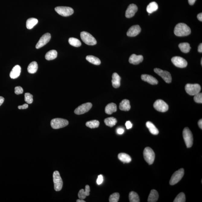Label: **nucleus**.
<instances>
[{
  "mask_svg": "<svg viewBox=\"0 0 202 202\" xmlns=\"http://www.w3.org/2000/svg\"><path fill=\"white\" fill-rule=\"evenodd\" d=\"M174 33L178 37H184L191 34V30L187 25L184 23H180L175 27Z\"/></svg>",
  "mask_w": 202,
  "mask_h": 202,
  "instance_id": "1",
  "label": "nucleus"
},
{
  "mask_svg": "<svg viewBox=\"0 0 202 202\" xmlns=\"http://www.w3.org/2000/svg\"><path fill=\"white\" fill-rule=\"evenodd\" d=\"M183 135L184 142L188 148H191L193 145V137L191 131L188 127L184 128Z\"/></svg>",
  "mask_w": 202,
  "mask_h": 202,
  "instance_id": "2",
  "label": "nucleus"
},
{
  "mask_svg": "<svg viewBox=\"0 0 202 202\" xmlns=\"http://www.w3.org/2000/svg\"><path fill=\"white\" fill-rule=\"evenodd\" d=\"M69 124L68 120L65 119L57 118L53 119L51 121V126L54 129H58L65 127Z\"/></svg>",
  "mask_w": 202,
  "mask_h": 202,
  "instance_id": "3",
  "label": "nucleus"
},
{
  "mask_svg": "<svg viewBox=\"0 0 202 202\" xmlns=\"http://www.w3.org/2000/svg\"><path fill=\"white\" fill-rule=\"evenodd\" d=\"M53 178L55 190L59 191L62 190L63 182L59 172L57 171H56L53 173Z\"/></svg>",
  "mask_w": 202,
  "mask_h": 202,
  "instance_id": "4",
  "label": "nucleus"
},
{
  "mask_svg": "<svg viewBox=\"0 0 202 202\" xmlns=\"http://www.w3.org/2000/svg\"><path fill=\"white\" fill-rule=\"evenodd\" d=\"M80 36L81 40L86 44L89 45H94L96 44V40L89 33L84 31L81 32Z\"/></svg>",
  "mask_w": 202,
  "mask_h": 202,
  "instance_id": "5",
  "label": "nucleus"
},
{
  "mask_svg": "<svg viewBox=\"0 0 202 202\" xmlns=\"http://www.w3.org/2000/svg\"><path fill=\"white\" fill-rule=\"evenodd\" d=\"M143 157L149 165H151L155 160V154L154 151L149 147H146L144 150Z\"/></svg>",
  "mask_w": 202,
  "mask_h": 202,
  "instance_id": "6",
  "label": "nucleus"
},
{
  "mask_svg": "<svg viewBox=\"0 0 202 202\" xmlns=\"http://www.w3.org/2000/svg\"><path fill=\"white\" fill-rule=\"evenodd\" d=\"M185 90L186 93L191 95H195L200 93L201 90V86L198 84H190L186 85Z\"/></svg>",
  "mask_w": 202,
  "mask_h": 202,
  "instance_id": "7",
  "label": "nucleus"
},
{
  "mask_svg": "<svg viewBox=\"0 0 202 202\" xmlns=\"http://www.w3.org/2000/svg\"><path fill=\"white\" fill-rule=\"evenodd\" d=\"M184 175V170L181 168L175 172L172 175L170 181V184L171 185H175L181 181Z\"/></svg>",
  "mask_w": 202,
  "mask_h": 202,
  "instance_id": "8",
  "label": "nucleus"
},
{
  "mask_svg": "<svg viewBox=\"0 0 202 202\" xmlns=\"http://www.w3.org/2000/svg\"><path fill=\"white\" fill-rule=\"evenodd\" d=\"M56 11L59 15L63 17H68L73 14L74 11L69 7H57L55 8Z\"/></svg>",
  "mask_w": 202,
  "mask_h": 202,
  "instance_id": "9",
  "label": "nucleus"
},
{
  "mask_svg": "<svg viewBox=\"0 0 202 202\" xmlns=\"http://www.w3.org/2000/svg\"><path fill=\"white\" fill-rule=\"evenodd\" d=\"M154 71L155 73L160 76L167 83H170L172 82L171 75L168 72L163 70L159 68H155Z\"/></svg>",
  "mask_w": 202,
  "mask_h": 202,
  "instance_id": "10",
  "label": "nucleus"
},
{
  "mask_svg": "<svg viewBox=\"0 0 202 202\" xmlns=\"http://www.w3.org/2000/svg\"><path fill=\"white\" fill-rule=\"evenodd\" d=\"M153 107L159 112H165L168 109V106L165 101L162 100H158L155 101Z\"/></svg>",
  "mask_w": 202,
  "mask_h": 202,
  "instance_id": "11",
  "label": "nucleus"
},
{
  "mask_svg": "<svg viewBox=\"0 0 202 202\" xmlns=\"http://www.w3.org/2000/svg\"><path fill=\"white\" fill-rule=\"evenodd\" d=\"M92 104L91 103H87L78 106L75 110L74 113L76 115H80L88 112L91 108Z\"/></svg>",
  "mask_w": 202,
  "mask_h": 202,
  "instance_id": "12",
  "label": "nucleus"
},
{
  "mask_svg": "<svg viewBox=\"0 0 202 202\" xmlns=\"http://www.w3.org/2000/svg\"><path fill=\"white\" fill-rule=\"evenodd\" d=\"M172 62L175 66L179 68H184L188 65V63L186 59L178 56H175L172 58Z\"/></svg>",
  "mask_w": 202,
  "mask_h": 202,
  "instance_id": "13",
  "label": "nucleus"
},
{
  "mask_svg": "<svg viewBox=\"0 0 202 202\" xmlns=\"http://www.w3.org/2000/svg\"><path fill=\"white\" fill-rule=\"evenodd\" d=\"M51 38V34L49 33H46L44 34L40 37V40L36 45V48L39 49L43 46L48 43L50 40Z\"/></svg>",
  "mask_w": 202,
  "mask_h": 202,
  "instance_id": "14",
  "label": "nucleus"
},
{
  "mask_svg": "<svg viewBox=\"0 0 202 202\" xmlns=\"http://www.w3.org/2000/svg\"><path fill=\"white\" fill-rule=\"evenodd\" d=\"M141 31V29L138 25L131 26L127 32V35L129 37H134L138 35Z\"/></svg>",
  "mask_w": 202,
  "mask_h": 202,
  "instance_id": "15",
  "label": "nucleus"
},
{
  "mask_svg": "<svg viewBox=\"0 0 202 202\" xmlns=\"http://www.w3.org/2000/svg\"><path fill=\"white\" fill-rule=\"evenodd\" d=\"M138 10V7L135 4H131L128 6L126 12V17L130 18L134 16Z\"/></svg>",
  "mask_w": 202,
  "mask_h": 202,
  "instance_id": "16",
  "label": "nucleus"
},
{
  "mask_svg": "<svg viewBox=\"0 0 202 202\" xmlns=\"http://www.w3.org/2000/svg\"><path fill=\"white\" fill-rule=\"evenodd\" d=\"M143 56L133 54L129 58V62L130 63L132 64L133 65H137L143 62Z\"/></svg>",
  "mask_w": 202,
  "mask_h": 202,
  "instance_id": "17",
  "label": "nucleus"
},
{
  "mask_svg": "<svg viewBox=\"0 0 202 202\" xmlns=\"http://www.w3.org/2000/svg\"><path fill=\"white\" fill-rule=\"evenodd\" d=\"M141 79L142 80L148 82L151 85H156L159 82L154 77L147 74L142 75Z\"/></svg>",
  "mask_w": 202,
  "mask_h": 202,
  "instance_id": "18",
  "label": "nucleus"
},
{
  "mask_svg": "<svg viewBox=\"0 0 202 202\" xmlns=\"http://www.w3.org/2000/svg\"><path fill=\"white\" fill-rule=\"evenodd\" d=\"M21 72V67L19 65L15 66L12 69L10 73V77L11 79H15L20 75Z\"/></svg>",
  "mask_w": 202,
  "mask_h": 202,
  "instance_id": "19",
  "label": "nucleus"
},
{
  "mask_svg": "<svg viewBox=\"0 0 202 202\" xmlns=\"http://www.w3.org/2000/svg\"><path fill=\"white\" fill-rule=\"evenodd\" d=\"M90 187L88 185H86L85 190L81 189L78 193V196L80 199L84 200L86 197L90 195Z\"/></svg>",
  "mask_w": 202,
  "mask_h": 202,
  "instance_id": "20",
  "label": "nucleus"
},
{
  "mask_svg": "<svg viewBox=\"0 0 202 202\" xmlns=\"http://www.w3.org/2000/svg\"><path fill=\"white\" fill-rule=\"evenodd\" d=\"M112 80L113 87L115 88H118L120 85V76L117 73H114L112 76Z\"/></svg>",
  "mask_w": 202,
  "mask_h": 202,
  "instance_id": "21",
  "label": "nucleus"
},
{
  "mask_svg": "<svg viewBox=\"0 0 202 202\" xmlns=\"http://www.w3.org/2000/svg\"><path fill=\"white\" fill-rule=\"evenodd\" d=\"M117 111V105L114 103H111L106 106L105 112L106 114L111 115Z\"/></svg>",
  "mask_w": 202,
  "mask_h": 202,
  "instance_id": "22",
  "label": "nucleus"
},
{
  "mask_svg": "<svg viewBox=\"0 0 202 202\" xmlns=\"http://www.w3.org/2000/svg\"><path fill=\"white\" fill-rule=\"evenodd\" d=\"M119 108L121 111H128L131 108L130 105L129 100L127 99L123 100L120 103Z\"/></svg>",
  "mask_w": 202,
  "mask_h": 202,
  "instance_id": "23",
  "label": "nucleus"
},
{
  "mask_svg": "<svg viewBox=\"0 0 202 202\" xmlns=\"http://www.w3.org/2000/svg\"><path fill=\"white\" fill-rule=\"evenodd\" d=\"M159 198L158 192L156 190H151L149 196L148 201V202H156L158 201Z\"/></svg>",
  "mask_w": 202,
  "mask_h": 202,
  "instance_id": "24",
  "label": "nucleus"
},
{
  "mask_svg": "<svg viewBox=\"0 0 202 202\" xmlns=\"http://www.w3.org/2000/svg\"><path fill=\"white\" fill-rule=\"evenodd\" d=\"M146 126L152 134L157 135L159 133V131L155 125L151 122L148 121L146 123Z\"/></svg>",
  "mask_w": 202,
  "mask_h": 202,
  "instance_id": "25",
  "label": "nucleus"
},
{
  "mask_svg": "<svg viewBox=\"0 0 202 202\" xmlns=\"http://www.w3.org/2000/svg\"><path fill=\"white\" fill-rule=\"evenodd\" d=\"M118 159L123 162L125 163H129L131 161V158L129 155L126 153H119L118 155Z\"/></svg>",
  "mask_w": 202,
  "mask_h": 202,
  "instance_id": "26",
  "label": "nucleus"
},
{
  "mask_svg": "<svg viewBox=\"0 0 202 202\" xmlns=\"http://www.w3.org/2000/svg\"><path fill=\"white\" fill-rule=\"evenodd\" d=\"M159 8L158 4L155 2L150 3L147 6L146 11L149 14H151L156 11Z\"/></svg>",
  "mask_w": 202,
  "mask_h": 202,
  "instance_id": "27",
  "label": "nucleus"
},
{
  "mask_svg": "<svg viewBox=\"0 0 202 202\" xmlns=\"http://www.w3.org/2000/svg\"><path fill=\"white\" fill-rule=\"evenodd\" d=\"M37 69H38V65L36 62H31L27 68L28 72L31 74H34L37 72Z\"/></svg>",
  "mask_w": 202,
  "mask_h": 202,
  "instance_id": "28",
  "label": "nucleus"
},
{
  "mask_svg": "<svg viewBox=\"0 0 202 202\" xmlns=\"http://www.w3.org/2000/svg\"><path fill=\"white\" fill-rule=\"evenodd\" d=\"M57 56V51L55 50H52L46 53L45 56V58L46 60H51L56 58Z\"/></svg>",
  "mask_w": 202,
  "mask_h": 202,
  "instance_id": "29",
  "label": "nucleus"
},
{
  "mask_svg": "<svg viewBox=\"0 0 202 202\" xmlns=\"http://www.w3.org/2000/svg\"><path fill=\"white\" fill-rule=\"evenodd\" d=\"M38 20L37 18H32L28 19L26 21V27L28 29H32L38 23Z\"/></svg>",
  "mask_w": 202,
  "mask_h": 202,
  "instance_id": "30",
  "label": "nucleus"
},
{
  "mask_svg": "<svg viewBox=\"0 0 202 202\" xmlns=\"http://www.w3.org/2000/svg\"><path fill=\"white\" fill-rule=\"evenodd\" d=\"M86 59L90 63L96 65H99L101 64V61L98 57L93 56H88Z\"/></svg>",
  "mask_w": 202,
  "mask_h": 202,
  "instance_id": "31",
  "label": "nucleus"
},
{
  "mask_svg": "<svg viewBox=\"0 0 202 202\" xmlns=\"http://www.w3.org/2000/svg\"><path fill=\"white\" fill-rule=\"evenodd\" d=\"M178 47L182 52L185 53H189L191 49L190 45L186 42L180 43Z\"/></svg>",
  "mask_w": 202,
  "mask_h": 202,
  "instance_id": "32",
  "label": "nucleus"
},
{
  "mask_svg": "<svg viewBox=\"0 0 202 202\" xmlns=\"http://www.w3.org/2000/svg\"><path fill=\"white\" fill-rule=\"evenodd\" d=\"M104 122L106 126L112 127L117 123V119L114 117H110L105 119Z\"/></svg>",
  "mask_w": 202,
  "mask_h": 202,
  "instance_id": "33",
  "label": "nucleus"
},
{
  "mask_svg": "<svg viewBox=\"0 0 202 202\" xmlns=\"http://www.w3.org/2000/svg\"><path fill=\"white\" fill-rule=\"evenodd\" d=\"M130 201V202H140V199L138 195L134 191L130 192L129 195Z\"/></svg>",
  "mask_w": 202,
  "mask_h": 202,
  "instance_id": "34",
  "label": "nucleus"
},
{
  "mask_svg": "<svg viewBox=\"0 0 202 202\" xmlns=\"http://www.w3.org/2000/svg\"><path fill=\"white\" fill-rule=\"evenodd\" d=\"M69 42L72 46L78 47L81 45V43L80 41L78 39L74 38V37H70L69 40Z\"/></svg>",
  "mask_w": 202,
  "mask_h": 202,
  "instance_id": "35",
  "label": "nucleus"
},
{
  "mask_svg": "<svg viewBox=\"0 0 202 202\" xmlns=\"http://www.w3.org/2000/svg\"><path fill=\"white\" fill-rule=\"evenodd\" d=\"M100 125L99 122L98 120H94L87 122L86 126L90 128H95L98 127Z\"/></svg>",
  "mask_w": 202,
  "mask_h": 202,
  "instance_id": "36",
  "label": "nucleus"
},
{
  "mask_svg": "<svg viewBox=\"0 0 202 202\" xmlns=\"http://www.w3.org/2000/svg\"><path fill=\"white\" fill-rule=\"evenodd\" d=\"M186 201L185 194L183 192L178 194L175 198L174 202H184Z\"/></svg>",
  "mask_w": 202,
  "mask_h": 202,
  "instance_id": "37",
  "label": "nucleus"
},
{
  "mask_svg": "<svg viewBox=\"0 0 202 202\" xmlns=\"http://www.w3.org/2000/svg\"><path fill=\"white\" fill-rule=\"evenodd\" d=\"M120 194L118 193H114L110 195L109 198L110 202H117L120 198Z\"/></svg>",
  "mask_w": 202,
  "mask_h": 202,
  "instance_id": "38",
  "label": "nucleus"
},
{
  "mask_svg": "<svg viewBox=\"0 0 202 202\" xmlns=\"http://www.w3.org/2000/svg\"><path fill=\"white\" fill-rule=\"evenodd\" d=\"M24 100L27 104H32L33 102V96L29 93H26L24 95Z\"/></svg>",
  "mask_w": 202,
  "mask_h": 202,
  "instance_id": "39",
  "label": "nucleus"
},
{
  "mask_svg": "<svg viewBox=\"0 0 202 202\" xmlns=\"http://www.w3.org/2000/svg\"><path fill=\"white\" fill-rule=\"evenodd\" d=\"M194 101L195 102L202 103V94L199 93L197 95H194Z\"/></svg>",
  "mask_w": 202,
  "mask_h": 202,
  "instance_id": "40",
  "label": "nucleus"
},
{
  "mask_svg": "<svg viewBox=\"0 0 202 202\" xmlns=\"http://www.w3.org/2000/svg\"><path fill=\"white\" fill-rule=\"evenodd\" d=\"M23 93V90L20 86H18L15 88V93L17 95H20Z\"/></svg>",
  "mask_w": 202,
  "mask_h": 202,
  "instance_id": "41",
  "label": "nucleus"
},
{
  "mask_svg": "<svg viewBox=\"0 0 202 202\" xmlns=\"http://www.w3.org/2000/svg\"><path fill=\"white\" fill-rule=\"evenodd\" d=\"M103 176L102 175H100L98 177V179L97 180V184L98 185H100L103 183Z\"/></svg>",
  "mask_w": 202,
  "mask_h": 202,
  "instance_id": "42",
  "label": "nucleus"
},
{
  "mask_svg": "<svg viewBox=\"0 0 202 202\" xmlns=\"http://www.w3.org/2000/svg\"><path fill=\"white\" fill-rule=\"evenodd\" d=\"M125 125H126V128L127 129H130V128L132 127L133 125L132 123H131L130 121H127Z\"/></svg>",
  "mask_w": 202,
  "mask_h": 202,
  "instance_id": "43",
  "label": "nucleus"
},
{
  "mask_svg": "<svg viewBox=\"0 0 202 202\" xmlns=\"http://www.w3.org/2000/svg\"><path fill=\"white\" fill-rule=\"evenodd\" d=\"M28 105L27 104H24L22 106H18V108L19 109H24L28 108Z\"/></svg>",
  "mask_w": 202,
  "mask_h": 202,
  "instance_id": "44",
  "label": "nucleus"
},
{
  "mask_svg": "<svg viewBox=\"0 0 202 202\" xmlns=\"http://www.w3.org/2000/svg\"><path fill=\"white\" fill-rule=\"evenodd\" d=\"M117 133L119 134H122L124 132V130L123 128H118L117 130Z\"/></svg>",
  "mask_w": 202,
  "mask_h": 202,
  "instance_id": "45",
  "label": "nucleus"
},
{
  "mask_svg": "<svg viewBox=\"0 0 202 202\" xmlns=\"http://www.w3.org/2000/svg\"><path fill=\"white\" fill-rule=\"evenodd\" d=\"M197 18L198 19V20L199 21H202V13H200L198 15H197Z\"/></svg>",
  "mask_w": 202,
  "mask_h": 202,
  "instance_id": "46",
  "label": "nucleus"
},
{
  "mask_svg": "<svg viewBox=\"0 0 202 202\" xmlns=\"http://www.w3.org/2000/svg\"><path fill=\"white\" fill-rule=\"evenodd\" d=\"M198 51L199 52L202 53V44L201 43L200 44L198 47Z\"/></svg>",
  "mask_w": 202,
  "mask_h": 202,
  "instance_id": "47",
  "label": "nucleus"
},
{
  "mask_svg": "<svg viewBox=\"0 0 202 202\" xmlns=\"http://www.w3.org/2000/svg\"><path fill=\"white\" fill-rule=\"evenodd\" d=\"M196 1V0H188V2L190 5H192L195 4Z\"/></svg>",
  "mask_w": 202,
  "mask_h": 202,
  "instance_id": "48",
  "label": "nucleus"
},
{
  "mask_svg": "<svg viewBox=\"0 0 202 202\" xmlns=\"http://www.w3.org/2000/svg\"><path fill=\"white\" fill-rule=\"evenodd\" d=\"M4 101V98L3 97L0 96V106L2 105Z\"/></svg>",
  "mask_w": 202,
  "mask_h": 202,
  "instance_id": "49",
  "label": "nucleus"
},
{
  "mask_svg": "<svg viewBox=\"0 0 202 202\" xmlns=\"http://www.w3.org/2000/svg\"><path fill=\"white\" fill-rule=\"evenodd\" d=\"M198 125L199 127H200V128H201V129H202V119L200 120H199L198 122Z\"/></svg>",
  "mask_w": 202,
  "mask_h": 202,
  "instance_id": "50",
  "label": "nucleus"
},
{
  "mask_svg": "<svg viewBox=\"0 0 202 202\" xmlns=\"http://www.w3.org/2000/svg\"><path fill=\"white\" fill-rule=\"evenodd\" d=\"M77 202H85V201H84V200L82 199H78L76 200Z\"/></svg>",
  "mask_w": 202,
  "mask_h": 202,
  "instance_id": "51",
  "label": "nucleus"
},
{
  "mask_svg": "<svg viewBox=\"0 0 202 202\" xmlns=\"http://www.w3.org/2000/svg\"><path fill=\"white\" fill-rule=\"evenodd\" d=\"M201 65H202V59H201Z\"/></svg>",
  "mask_w": 202,
  "mask_h": 202,
  "instance_id": "52",
  "label": "nucleus"
}]
</instances>
